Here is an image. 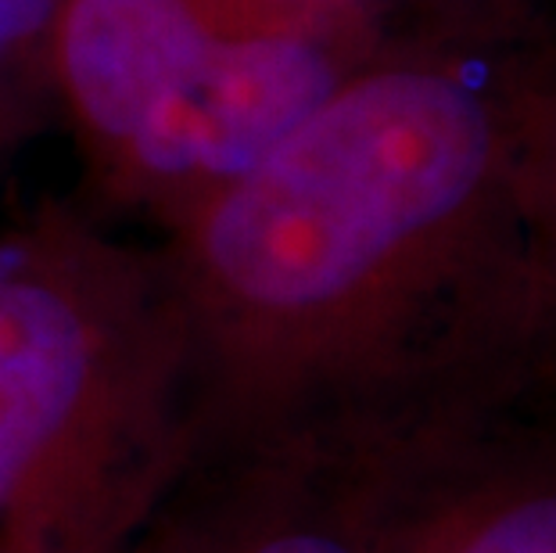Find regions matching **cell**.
<instances>
[{"instance_id":"52a82bcc","label":"cell","mask_w":556,"mask_h":553,"mask_svg":"<svg viewBox=\"0 0 556 553\" xmlns=\"http://www.w3.org/2000/svg\"><path fill=\"white\" fill-rule=\"evenodd\" d=\"M26 115H33V112L22 109V104L0 101V151H4L11 140L18 137V129L26 126Z\"/></svg>"},{"instance_id":"277c9868","label":"cell","mask_w":556,"mask_h":553,"mask_svg":"<svg viewBox=\"0 0 556 553\" xmlns=\"http://www.w3.org/2000/svg\"><path fill=\"white\" fill-rule=\"evenodd\" d=\"M123 553H374L338 478L299 453L194 461Z\"/></svg>"},{"instance_id":"6da1fadb","label":"cell","mask_w":556,"mask_h":553,"mask_svg":"<svg viewBox=\"0 0 556 553\" xmlns=\"http://www.w3.org/2000/svg\"><path fill=\"white\" fill-rule=\"evenodd\" d=\"M549 0H459L159 234L194 461L324 453L531 385Z\"/></svg>"},{"instance_id":"8992f818","label":"cell","mask_w":556,"mask_h":553,"mask_svg":"<svg viewBox=\"0 0 556 553\" xmlns=\"http://www.w3.org/2000/svg\"><path fill=\"white\" fill-rule=\"evenodd\" d=\"M58 0H0V101L37 109L47 98V43Z\"/></svg>"},{"instance_id":"7a4b0ae2","label":"cell","mask_w":556,"mask_h":553,"mask_svg":"<svg viewBox=\"0 0 556 553\" xmlns=\"http://www.w3.org/2000/svg\"><path fill=\"white\" fill-rule=\"evenodd\" d=\"M191 464L159 244L76 198L0 223V553H123Z\"/></svg>"},{"instance_id":"3957f363","label":"cell","mask_w":556,"mask_h":553,"mask_svg":"<svg viewBox=\"0 0 556 553\" xmlns=\"http://www.w3.org/2000/svg\"><path fill=\"white\" fill-rule=\"evenodd\" d=\"M374 553H556V403L517 392L309 453Z\"/></svg>"},{"instance_id":"5b68a950","label":"cell","mask_w":556,"mask_h":553,"mask_svg":"<svg viewBox=\"0 0 556 553\" xmlns=\"http://www.w3.org/2000/svg\"><path fill=\"white\" fill-rule=\"evenodd\" d=\"M531 230L539 274V345L531 388L556 403V26L542 62L531 137Z\"/></svg>"}]
</instances>
